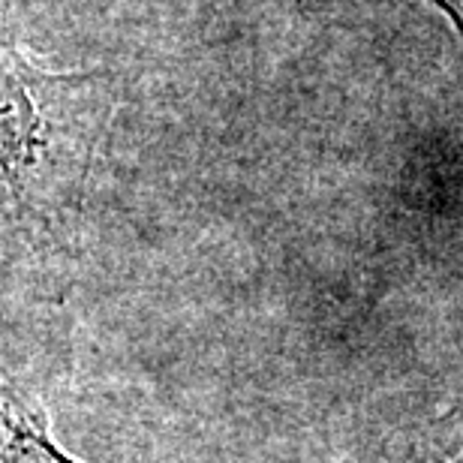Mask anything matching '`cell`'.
<instances>
[{
	"label": "cell",
	"mask_w": 463,
	"mask_h": 463,
	"mask_svg": "<svg viewBox=\"0 0 463 463\" xmlns=\"http://www.w3.org/2000/svg\"><path fill=\"white\" fill-rule=\"evenodd\" d=\"M106 120L103 76L43 70L22 45L0 43V220L27 232L67 223Z\"/></svg>",
	"instance_id": "1"
},
{
	"label": "cell",
	"mask_w": 463,
	"mask_h": 463,
	"mask_svg": "<svg viewBox=\"0 0 463 463\" xmlns=\"http://www.w3.org/2000/svg\"><path fill=\"white\" fill-rule=\"evenodd\" d=\"M0 463H88L61 446L40 403L0 373Z\"/></svg>",
	"instance_id": "2"
},
{
	"label": "cell",
	"mask_w": 463,
	"mask_h": 463,
	"mask_svg": "<svg viewBox=\"0 0 463 463\" xmlns=\"http://www.w3.org/2000/svg\"><path fill=\"white\" fill-rule=\"evenodd\" d=\"M430 4H433V6H439V9H442V13H446V15L458 18V13H455V9H451V4H449V0H430Z\"/></svg>",
	"instance_id": "3"
}]
</instances>
